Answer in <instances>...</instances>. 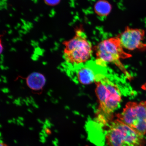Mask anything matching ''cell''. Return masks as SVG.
Returning <instances> with one entry per match:
<instances>
[{
	"mask_svg": "<svg viewBox=\"0 0 146 146\" xmlns=\"http://www.w3.org/2000/svg\"><path fill=\"white\" fill-rule=\"evenodd\" d=\"M115 77L109 70L106 74L99 75L95 82L99 104L95 122L101 127L108 126L113 121L114 112L121 101L123 90Z\"/></svg>",
	"mask_w": 146,
	"mask_h": 146,
	"instance_id": "obj_1",
	"label": "cell"
},
{
	"mask_svg": "<svg viewBox=\"0 0 146 146\" xmlns=\"http://www.w3.org/2000/svg\"><path fill=\"white\" fill-rule=\"evenodd\" d=\"M120 43L119 38L113 37L104 40L96 47V61L98 64L107 66L108 63L114 64L125 74L128 78L131 76L120 60L130 57L129 54L125 52Z\"/></svg>",
	"mask_w": 146,
	"mask_h": 146,
	"instance_id": "obj_2",
	"label": "cell"
},
{
	"mask_svg": "<svg viewBox=\"0 0 146 146\" xmlns=\"http://www.w3.org/2000/svg\"><path fill=\"white\" fill-rule=\"evenodd\" d=\"M64 56L68 65H76L89 61L92 54V46L85 33L81 29L76 30L72 39L63 42Z\"/></svg>",
	"mask_w": 146,
	"mask_h": 146,
	"instance_id": "obj_3",
	"label": "cell"
},
{
	"mask_svg": "<svg viewBox=\"0 0 146 146\" xmlns=\"http://www.w3.org/2000/svg\"><path fill=\"white\" fill-rule=\"evenodd\" d=\"M108 146H144L143 136L118 119L108 126L106 134Z\"/></svg>",
	"mask_w": 146,
	"mask_h": 146,
	"instance_id": "obj_4",
	"label": "cell"
},
{
	"mask_svg": "<svg viewBox=\"0 0 146 146\" xmlns=\"http://www.w3.org/2000/svg\"><path fill=\"white\" fill-rule=\"evenodd\" d=\"M117 117L139 134H146V102H128Z\"/></svg>",
	"mask_w": 146,
	"mask_h": 146,
	"instance_id": "obj_5",
	"label": "cell"
},
{
	"mask_svg": "<svg viewBox=\"0 0 146 146\" xmlns=\"http://www.w3.org/2000/svg\"><path fill=\"white\" fill-rule=\"evenodd\" d=\"M70 76L76 83L88 85L95 82L100 74L108 72L107 66H103L95 61H88L85 63L76 65H68Z\"/></svg>",
	"mask_w": 146,
	"mask_h": 146,
	"instance_id": "obj_6",
	"label": "cell"
},
{
	"mask_svg": "<svg viewBox=\"0 0 146 146\" xmlns=\"http://www.w3.org/2000/svg\"><path fill=\"white\" fill-rule=\"evenodd\" d=\"M144 34V31L141 29L127 27L118 37L123 48L133 50L143 49L146 46L142 42Z\"/></svg>",
	"mask_w": 146,
	"mask_h": 146,
	"instance_id": "obj_7",
	"label": "cell"
},
{
	"mask_svg": "<svg viewBox=\"0 0 146 146\" xmlns=\"http://www.w3.org/2000/svg\"><path fill=\"white\" fill-rule=\"evenodd\" d=\"M27 78V85L31 89L34 90H41L45 83L44 76L39 73H33Z\"/></svg>",
	"mask_w": 146,
	"mask_h": 146,
	"instance_id": "obj_8",
	"label": "cell"
},
{
	"mask_svg": "<svg viewBox=\"0 0 146 146\" xmlns=\"http://www.w3.org/2000/svg\"><path fill=\"white\" fill-rule=\"evenodd\" d=\"M94 9L95 12L98 16L105 17L110 13L112 7L108 1L105 0H100L96 3Z\"/></svg>",
	"mask_w": 146,
	"mask_h": 146,
	"instance_id": "obj_9",
	"label": "cell"
},
{
	"mask_svg": "<svg viewBox=\"0 0 146 146\" xmlns=\"http://www.w3.org/2000/svg\"><path fill=\"white\" fill-rule=\"evenodd\" d=\"M61 0H44L46 5L50 6H54L59 4Z\"/></svg>",
	"mask_w": 146,
	"mask_h": 146,
	"instance_id": "obj_10",
	"label": "cell"
},
{
	"mask_svg": "<svg viewBox=\"0 0 146 146\" xmlns=\"http://www.w3.org/2000/svg\"><path fill=\"white\" fill-rule=\"evenodd\" d=\"M45 130L46 131V132L47 134H50L51 133H52L50 129H49L48 128H47Z\"/></svg>",
	"mask_w": 146,
	"mask_h": 146,
	"instance_id": "obj_11",
	"label": "cell"
},
{
	"mask_svg": "<svg viewBox=\"0 0 146 146\" xmlns=\"http://www.w3.org/2000/svg\"><path fill=\"white\" fill-rule=\"evenodd\" d=\"M141 88L142 89H143V90L146 91V83L142 85Z\"/></svg>",
	"mask_w": 146,
	"mask_h": 146,
	"instance_id": "obj_12",
	"label": "cell"
},
{
	"mask_svg": "<svg viewBox=\"0 0 146 146\" xmlns=\"http://www.w3.org/2000/svg\"><path fill=\"white\" fill-rule=\"evenodd\" d=\"M52 143L53 144L54 146H59L57 142L55 141V140L54 141H54H52Z\"/></svg>",
	"mask_w": 146,
	"mask_h": 146,
	"instance_id": "obj_13",
	"label": "cell"
},
{
	"mask_svg": "<svg viewBox=\"0 0 146 146\" xmlns=\"http://www.w3.org/2000/svg\"><path fill=\"white\" fill-rule=\"evenodd\" d=\"M47 127H47V126L46 124H44L42 127L43 129H45V130L46 129Z\"/></svg>",
	"mask_w": 146,
	"mask_h": 146,
	"instance_id": "obj_14",
	"label": "cell"
},
{
	"mask_svg": "<svg viewBox=\"0 0 146 146\" xmlns=\"http://www.w3.org/2000/svg\"><path fill=\"white\" fill-rule=\"evenodd\" d=\"M40 140H46L45 137L44 136H40Z\"/></svg>",
	"mask_w": 146,
	"mask_h": 146,
	"instance_id": "obj_15",
	"label": "cell"
},
{
	"mask_svg": "<svg viewBox=\"0 0 146 146\" xmlns=\"http://www.w3.org/2000/svg\"><path fill=\"white\" fill-rule=\"evenodd\" d=\"M42 143H44L46 142V140H40V139L39 140Z\"/></svg>",
	"mask_w": 146,
	"mask_h": 146,
	"instance_id": "obj_16",
	"label": "cell"
},
{
	"mask_svg": "<svg viewBox=\"0 0 146 146\" xmlns=\"http://www.w3.org/2000/svg\"><path fill=\"white\" fill-rule=\"evenodd\" d=\"M41 132L43 133L44 134H45V133H46V131L45 129H42L41 130Z\"/></svg>",
	"mask_w": 146,
	"mask_h": 146,
	"instance_id": "obj_17",
	"label": "cell"
},
{
	"mask_svg": "<svg viewBox=\"0 0 146 146\" xmlns=\"http://www.w3.org/2000/svg\"><path fill=\"white\" fill-rule=\"evenodd\" d=\"M55 141L56 142H57V143H59V140L58 139L56 138H55L54 139Z\"/></svg>",
	"mask_w": 146,
	"mask_h": 146,
	"instance_id": "obj_18",
	"label": "cell"
},
{
	"mask_svg": "<svg viewBox=\"0 0 146 146\" xmlns=\"http://www.w3.org/2000/svg\"><path fill=\"white\" fill-rule=\"evenodd\" d=\"M44 136L45 138H47L48 136V134H47V133H45V134L44 135Z\"/></svg>",
	"mask_w": 146,
	"mask_h": 146,
	"instance_id": "obj_19",
	"label": "cell"
},
{
	"mask_svg": "<svg viewBox=\"0 0 146 146\" xmlns=\"http://www.w3.org/2000/svg\"><path fill=\"white\" fill-rule=\"evenodd\" d=\"M39 135L40 136H44V134L43 133H42V132L39 133Z\"/></svg>",
	"mask_w": 146,
	"mask_h": 146,
	"instance_id": "obj_20",
	"label": "cell"
},
{
	"mask_svg": "<svg viewBox=\"0 0 146 146\" xmlns=\"http://www.w3.org/2000/svg\"><path fill=\"white\" fill-rule=\"evenodd\" d=\"M0 143H1V144H3V142L2 140H0Z\"/></svg>",
	"mask_w": 146,
	"mask_h": 146,
	"instance_id": "obj_21",
	"label": "cell"
},
{
	"mask_svg": "<svg viewBox=\"0 0 146 146\" xmlns=\"http://www.w3.org/2000/svg\"><path fill=\"white\" fill-rule=\"evenodd\" d=\"M14 143L16 144H17V140H14Z\"/></svg>",
	"mask_w": 146,
	"mask_h": 146,
	"instance_id": "obj_22",
	"label": "cell"
},
{
	"mask_svg": "<svg viewBox=\"0 0 146 146\" xmlns=\"http://www.w3.org/2000/svg\"><path fill=\"white\" fill-rule=\"evenodd\" d=\"M29 129L30 130L32 131V130H33V128H32V127H30V128H29Z\"/></svg>",
	"mask_w": 146,
	"mask_h": 146,
	"instance_id": "obj_23",
	"label": "cell"
},
{
	"mask_svg": "<svg viewBox=\"0 0 146 146\" xmlns=\"http://www.w3.org/2000/svg\"><path fill=\"white\" fill-rule=\"evenodd\" d=\"M38 121H39V122L40 123L42 124H44V123H43V122L41 121L40 120H38Z\"/></svg>",
	"mask_w": 146,
	"mask_h": 146,
	"instance_id": "obj_24",
	"label": "cell"
},
{
	"mask_svg": "<svg viewBox=\"0 0 146 146\" xmlns=\"http://www.w3.org/2000/svg\"><path fill=\"white\" fill-rule=\"evenodd\" d=\"M54 132L56 133H58V131L57 129H55V130H54Z\"/></svg>",
	"mask_w": 146,
	"mask_h": 146,
	"instance_id": "obj_25",
	"label": "cell"
},
{
	"mask_svg": "<svg viewBox=\"0 0 146 146\" xmlns=\"http://www.w3.org/2000/svg\"><path fill=\"white\" fill-rule=\"evenodd\" d=\"M20 124H21V125L22 126H23L24 125L23 123H20Z\"/></svg>",
	"mask_w": 146,
	"mask_h": 146,
	"instance_id": "obj_26",
	"label": "cell"
},
{
	"mask_svg": "<svg viewBox=\"0 0 146 146\" xmlns=\"http://www.w3.org/2000/svg\"><path fill=\"white\" fill-rule=\"evenodd\" d=\"M0 146H4L3 144H0Z\"/></svg>",
	"mask_w": 146,
	"mask_h": 146,
	"instance_id": "obj_27",
	"label": "cell"
},
{
	"mask_svg": "<svg viewBox=\"0 0 146 146\" xmlns=\"http://www.w3.org/2000/svg\"><path fill=\"white\" fill-rule=\"evenodd\" d=\"M12 121H11V120H9V123H11L12 122Z\"/></svg>",
	"mask_w": 146,
	"mask_h": 146,
	"instance_id": "obj_28",
	"label": "cell"
},
{
	"mask_svg": "<svg viewBox=\"0 0 146 146\" xmlns=\"http://www.w3.org/2000/svg\"><path fill=\"white\" fill-rule=\"evenodd\" d=\"M1 135H2L1 133L0 132V137H1Z\"/></svg>",
	"mask_w": 146,
	"mask_h": 146,
	"instance_id": "obj_29",
	"label": "cell"
},
{
	"mask_svg": "<svg viewBox=\"0 0 146 146\" xmlns=\"http://www.w3.org/2000/svg\"><path fill=\"white\" fill-rule=\"evenodd\" d=\"M0 139L2 140L3 139V138L2 137H1V138H0Z\"/></svg>",
	"mask_w": 146,
	"mask_h": 146,
	"instance_id": "obj_30",
	"label": "cell"
},
{
	"mask_svg": "<svg viewBox=\"0 0 146 146\" xmlns=\"http://www.w3.org/2000/svg\"><path fill=\"white\" fill-rule=\"evenodd\" d=\"M17 124H18V125H19V123H17Z\"/></svg>",
	"mask_w": 146,
	"mask_h": 146,
	"instance_id": "obj_31",
	"label": "cell"
},
{
	"mask_svg": "<svg viewBox=\"0 0 146 146\" xmlns=\"http://www.w3.org/2000/svg\"></svg>",
	"mask_w": 146,
	"mask_h": 146,
	"instance_id": "obj_32",
	"label": "cell"
},
{
	"mask_svg": "<svg viewBox=\"0 0 146 146\" xmlns=\"http://www.w3.org/2000/svg\"><path fill=\"white\" fill-rule=\"evenodd\" d=\"M48 146H49V145H48Z\"/></svg>",
	"mask_w": 146,
	"mask_h": 146,
	"instance_id": "obj_33",
	"label": "cell"
},
{
	"mask_svg": "<svg viewBox=\"0 0 146 146\" xmlns=\"http://www.w3.org/2000/svg\"><path fill=\"white\" fill-rule=\"evenodd\" d=\"M27 146H29L27 145Z\"/></svg>",
	"mask_w": 146,
	"mask_h": 146,
	"instance_id": "obj_34",
	"label": "cell"
}]
</instances>
